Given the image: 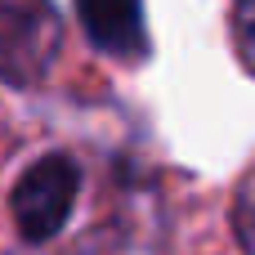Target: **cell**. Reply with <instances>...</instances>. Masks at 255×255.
Here are the masks:
<instances>
[{"mask_svg": "<svg viewBox=\"0 0 255 255\" xmlns=\"http://www.w3.org/2000/svg\"><path fill=\"white\" fill-rule=\"evenodd\" d=\"M229 31H233V49H238V58L247 63V72L255 76V0H233Z\"/></svg>", "mask_w": 255, "mask_h": 255, "instance_id": "cell-5", "label": "cell"}, {"mask_svg": "<svg viewBox=\"0 0 255 255\" xmlns=\"http://www.w3.org/2000/svg\"><path fill=\"white\" fill-rule=\"evenodd\" d=\"M63 49V22L49 0H0V81L40 85Z\"/></svg>", "mask_w": 255, "mask_h": 255, "instance_id": "cell-2", "label": "cell"}, {"mask_svg": "<svg viewBox=\"0 0 255 255\" xmlns=\"http://www.w3.org/2000/svg\"><path fill=\"white\" fill-rule=\"evenodd\" d=\"M85 170L72 152H40L9 188V215L27 247H49L76 215Z\"/></svg>", "mask_w": 255, "mask_h": 255, "instance_id": "cell-1", "label": "cell"}, {"mask_svg": "<svg viewBox=\"0 0 255 255\" xmlns=\"http://www.w3.org/2000/svg\"><path fill=\"white\" fill-rule=\"evenodd\" d=\"M233 229H238L242 251L255 255V166L247 170V179L238 184V197H233Z\"/></svg>", "mask_w": 255, "mask_h": 255, "instance_id": "cell-4", "label": "cell"}, {"mask_svg": "<svg viewBox=\"0 0 255 255\" xmlns=\"http://www.w3.org/2000/svg\"><path fill=\"white\" fill-rule=\"evenodd\" d=\"M76 13H81L85 36L103 54L126 58V63L148 58L152 40H148V22H143V0H76Z\"/></svg>", "mask_w": 255, "mask_h": 255, "instance_id": "cell-3", "label": "cell"}, {"mask_svg": "<svg viewBox=\"0 0 255 255\" xmlns=\"http://www.w3.org/2000/svg\"><path fill=\"white\" fill-rule=\"evenodd\" d=\"M22 255H40V251H22ZM49 255H85V247H72V251H49Z\"/></svg>", "mask_w": 255, "mask_h": 255, "instance_id": "cell-6", "label": "cell"}]
</instances>
